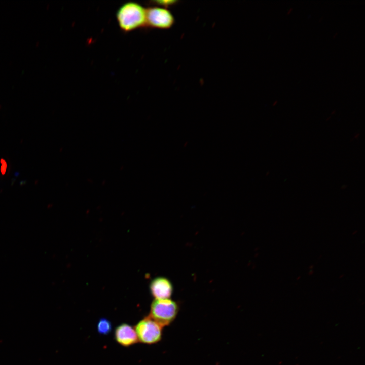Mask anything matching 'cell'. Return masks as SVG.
Returning <instances> with one entry per match:
<instances>
[{"label":"cell","mask_w":365,"mask_h":365,"mask_svg":"<svg viewBox=\"0 0 365 365\" xmlns=\"http://www.w3.org/2000/svg\"><path fill=\"white\" fill-rule=\"evenodd\" d=\"M116 18L120 28L129 32L146 26V10L135 2H128L118 10Z\"/></svg>","instance_id":"1"},{"label":"cell","mask_w":365,"mask_h":365,"mask_svg":"<svg viewBox=\"0 0 365 365\" xmlns=\"http://www.w3.org/2000/svg\"><path fill=\"white\" fill-rule=\"evenodd\" d=\"M179 311L178 303L171 299H156L151 303L149 316L163 327L171 324Z\"/></svg>","instance_id":"2"},{"label":"cell","mask_w":365,"mask_h":365,"mask_svg":"<svg viewBox=\"0 0 365 365\" xmlns=\"http://www.w3.org/2000/svg\"><path fill=\"white\" fill-rule=\"evenodd\" d=\"M163 326L149 315L139 321L134 328L140 342L151 345L160 341L163 335Z\"/></svg>","instance_id":"3"},{"label":"cell","mask_w":365,"mask_h":365,"mask_svg":"<svg viewBox=\"0 0 365 365\" xmlns=\"http://www.w3.org/2000/svg\"><path fill=\"white\" fill-rule=\"evenodd\" d=\"M146 10V26L159 28H170L174 23L172 14L167 9L158 7Z\"/></svg>","instance_id":"4"},{"label":"cell","mask_w":365,"mask_h":365,"mask_svg":"<svg viewBox=\"0 0 365 365\" xmlns=\"http://www.w3.org/2000/svg\"><path fill=\"white\" fill-rule=\"evenodd\" d=\"M149 289L152 296L156 299H170L173 292L171 281L165 277H157L150 283Z\"/></svg>","instance_id":"5"},{"label":"cell","mask_w":365,"mask_h":365,"mask_svg":"<svg viewBox=\"0 0 365 365\" xmlns=\"http://www.w3.org/2000/svg\"><path fill=\"white\" fill-rule=\"evenodd\" d=\"M114 339L119 344L126 347L138 342L134 327L127 323H122L115 328Z\"/></svg>","instance_id":"6"},{"label":"cell","mask_w":365,"mask_h":365,"mask_svg":"<svg viewBox=\"0 0 365 365\" xmlns=\"http://www.w3.org/2000/svg\"><path fill=\"white\" fill-rule=\"evenodd\" d=\"M97 328V331L100 334L107 335L112 331V323L106 318H102L98 321Z\"/></svg>","instance_id":"7"},{"label":"cell","mask_w":365,"mask_h":365,"mask_svg":"<svg viewBox=\"0 0 365 365\" xmlns=\"http://www.w3.org/2000/svg\"><path fill=\"white\" fill-rule=\"evenodd\" d=\"M156 3V4L165 6V7H168L170 6L171 5H174L177 1H157L155 2Z\"/></svg>","instance_id":"8"},{"label":"cell","mask_w":365,"mask_h":365,"mask_svg":"<svg viewBox=\"0 0 365 365\" xmlns=\"http://www.w3.org/2000/svg\"><path fill=\"white\" fill-rule=\"evenodd\" d=\"M0 163H1V167H0V171L2 174V175H5L7 168V164L6 161L5 159L2 158L0 160Z\"/></svg>","instance_id":"9"},{"label":"cell","mask_w":365,"mask_h":365,"mask_svg":"<svg viewBox=\"0 0 365 365\" xmlns=\"http://www.w3.org/2000/svg\"><path fill=\"white\" fill-rule=\"evenodd\" d=\"M292 10H293V8H290L287 11V14H289L291 13V12L292 11Z\"/></svg>","instance_id":"10"},{"label":"cell","mask_w":365,"mask_h":365,"mask_svg":"<svg viewBox=\"0 0 365 365\" xmlns=\"http://www.w3.org/2000/svg\"><path fill=\"white\" fill-rule=\"evenodd\" d=\"M277 103V101H275L274 103L273 104V106H275Z\"/></svg>","instance_id":"11"},{"label":"cell","mask_w":365,"mask_h":365,"mask_svg":"<svg viewBox=\"0 0 365 365\" xmlns=\"http://www.w3.org/2000/svg\"><path fill=\"white\" fill-rule=\"evenodd\" d=\"M337 34H338V32H336V33L335 34V35L333 36V38L336 37V36L337 35Z\"/></svg>","instance_id":"12"}]
</instances>
